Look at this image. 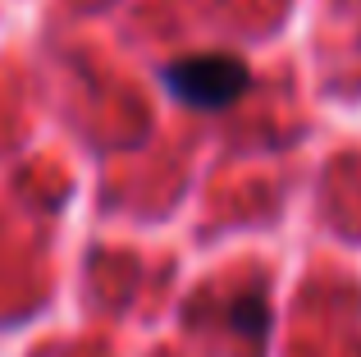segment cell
Returning <instances> with one entry per match:
<instances>
[{
	"label": "cell",
	"instance_id": "1",
	"mask_svg": "<svg viewBox=\"0 0 361 357\" xmlns=\"http://www.w3.org/2000/svg\"><path fill=\"white\" fill-rule=\"evenodd\" d=\"M252 73L238 55H220V51H202V55H183V60L165 64V87L174 92L183 106L192 110H224L247 92Z\"/></svg>",
	"mask_w": 361,
	"mask_h": 357
},
{
	"label": "cell",
	"instance_id": "2",
	"mask_svg": "<svg viewBox=\"0 0 361 357\" xmlns=\"http://www.w3.org/2000/svg\"><path fill=\"white\" fill-rule=\"evenodd\" d=\"M229 325L238 334H252V339H265V298L261 294H243L229 303Z\"/></svg>",
	"mask_w": 361,
	"mask_h": 357
}]
</instances>
